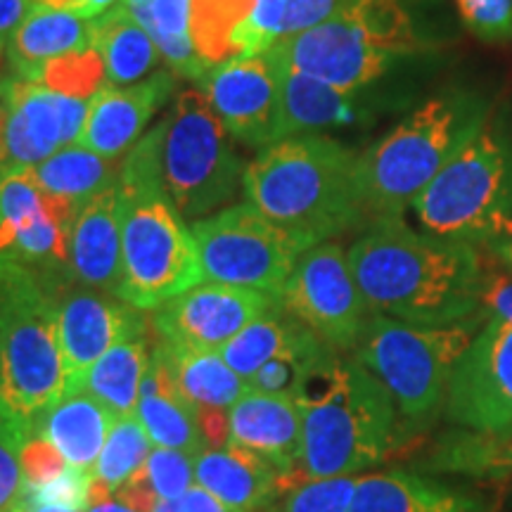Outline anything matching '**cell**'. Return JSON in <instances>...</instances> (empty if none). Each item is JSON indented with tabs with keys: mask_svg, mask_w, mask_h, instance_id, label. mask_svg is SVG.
<instances>
[{
	"mask_svg": "<svg viewBox=\"0 0 512 512\" xmlns=\"http://www.w3.org/2000/svg\"><path fill=\"white\" fill-rule=\"evenodd\" d=\"M69 273L83 287L119 297L121 223L117 183L81 209L69 240Z\"/></svg>",
	"mask_w": 512,
	"mask_h": 512,
	"instance_id": "obj_21",
	"label": "cell"
},
{
	"mask_svg": "<svg viewBox=\"0 0 512 512\" xmlns=\"http://www.w3.org/2000/svg\"><path fill=\"white\" fill-rule=\"evenodd\" d=\"M150 448L152 441L136 415L133 418H119L112 425L110 434H107L105 446H102L91 477L112 486L114 491L145 465V460L152 453Z\"/></svg>",
	"mask_w": 512,
	"mask_h": 512,
	"instance_id": "obj_37",
	"label": "cell"
},
{
	"mask_svg": "<svg viewBox=\"0 0 512 512\" xmlns=\"http://www.w3.org/2000/svg\"><path fill=\"white\" fill-rule=\"evenodd\" d=\"M136 418L155 448H176L195 458L209 448L195 406L178 387L169 358L159 344L152 347L150 366L140 384Z\"/></svg>",
	"mask_w": 512,
	"mask_h": 512,
	"instance_id": "obj_23",
	"label": "cell"
},
{
	"mask_svg": "<svg viewBox=\"0 0 512 512\" xmlns=\"http://www.w3.org/2000/svg\"><path fill=\"white\" fill-rule=\"evenodd\" d=\"M489 119L491 98L472 86H451L413 107L358 157L368 216H403Z\"/></svg>",
	"mask_w": 512,
	"mask_h": 512,
	"instance_id": "obj_5",
	"label": "cell"
},
{
	"mask_svg": "<svg viewBox=\"0 0 512 512\" xmlns=\"http://www.w3.org/2000/svg\"><path fill=\"white\" fill-rule=\"evenodd\" d=\"M280 76V110L275 143L285 138L313 136L330 128L354 126L373 117L375 107L370 105L368 91H339L328 83L311 76L292 72L278 64Z\"/></svg>",
	"mask_w": 512,
	"mask_h": 512,
	"instance_id": "obj_20",
	"label": "cell"
},
{
	"mask_svg": "<svg viewBox=\"0 0 512 512\" xmlns=\"http://www.w3.org/2000/svg\"><path fill=\"white\" fill-rule=\"evenodd\" d=\"M164 349L174 377L192 406L230 408L242 394L247 392V382L223 361L221 351H197V349Z\"/></svg>",
	"mask_w": 512,
	"mask_h": 512,
	"instance_id": "obj_32",
	"label": "cell"
},
{
	"mask_svg": "<svg viewBox=\"0 0 512 512\" xmlns=\"http://www.w3.org/2000/svg\"><path fill=\"white\" fill-rule=\"evenodd\" d=\"M484 318L456 325H415L370 313L356 349L358 361L373 373L411 425H427L444 413L453 366Z\"/></svg>",
	"mask_w": 512,
	"mask_h": 512,
	"instance_id": "obj_8",
	"label": "cell"
},
{
	"mask_svg": "<svg viewBox=\"0 0 512 512\" xmlns=\"http://www.w3.org/2000/svg\"><path fill=\"white\" fill-rule=\"evenodd\" d=\"M332 351L330 344H325L316 332H311L306 325L297 320L292 335L287 337L285 347L275 354L264 368H259L247 380V387L256 392L287 396V399H297L299 389L306 382L313 370L328 358Z\"/></svg>",
	"mask_w": 512,
	"mask_h": 512,
	"instance_id": "obj_34",
	"label": "cell"
},
{
	"mask_svg": "<svg viewBox=\"0 0 512 512\" xmlns=\"http://www.w3.org/2000/svg\"><path fill=\"white\" fill-rule=\"evenodd\" d=\"M460 19L484 43L512 38V0H456Z\"/></svg>",
	"mask_w": 512,
	"mask_h": 512,
	"instance_id": "obj_43",
	"label": "cell"
},
{
	"mask_svg": "<svg viewBox=\"0 0 512 512\" xmlns=\"http://www.w3.org/2000/svg\"><path fill=\"white\" fill-rule=\"evenodd\" d=\"M245 169L233 136L200 88L178 91L164 117L162 176L183 219H204L233 202L245 183Z\"/></svg>",
	"mask_w": 512,
	"mask_h": 512,
	"instance_id": "obj_9",
	"label": "cell"
},
{
	"mask_svg": "<svg viewBox=\"0 0 512 512\" xmlns=\"http://www.w3.org/2000/svg\"><path fill=\"white\" fill-rule=\"evenodd\" d=\"M444 418L451 427L496 432L512 425V325L484 320L448 380Z\"/></svg>",
	"mask_w": 512,
	"mask_h": 512,
	"instance_id": "obj_14",
	"label": "cell"
},
{
	"mask_svg": "<svg viewBox=\"0 0 512 512\" xmlns=\"http://www.w3.org/2000/svg\"><path fill=\"white\" fill-rule=\"evenodd\" d=\"M181 512H228V510L223 508V505L216 501L207 489H202L200 484H195L181 496Z\"/></svg>",
	"mask_w": 512,
	"mask_h": 512,
	"instance_id": "obj_49",
	"label": "cell"
},
{
	"mask_svg": "<svg viewBox=\"0 0 512 512\" xmlns=\"http://www.w3.org/2000/svg\"><path fill=\"white\" fill-rule=\"evenodd\" d=\"M356 484V477L304 479L275 498L264 512H349Z\"/></svg>",
	"mask_w": 512,
	"mask_h": 512,
	"instance_id": "obj_39",
	"label": "cell"
},
{
	"mask_svg": "<svg viewBox=\"0 0 512 512\" xmlns=\"http://www.w3.org/2000/svg\"><path fill=\"white\" fill-rule=\"evenodd\" d=\"M425 233L494 249L512 240V124L486 121L413 204Z\"/></svg>",
	"mask_w": 512,
	"mask_h": 512,
	"instance_id": "obj_7",
	"label": "cell"
},
{
	"mask_svg": "<svg viewBox=\"0 0 512 512\" xmlns=\"http://www.w3.org/2000/svg\"><path fill=\"white\" fill-rule=\"evenodd\" d=\"M64 396L60 294L46 275L12 261L0 280V415L36 432Z\"/></svg>",
	"mask_w": 512,
	"mask_h": 512,
	"instance_id": "obj_6",
	"label": "cell"
},
{
	"mask_svg": "<svg viewBox=\"0 0 512 512\" xmlns=\"http://www.w3.org/2000/svg\"><path fill=\"white\" fill-rule=\"evenodd\" d=\"M119 418L110 408L102 406L86 389L67 394L38 420L36 432L46 437L69 467L93 472L98 463L107 434Z\"/></svg>",
	"mask_w": 512,
	"mask_h": 512,
	"instance_id": "obj_26",
	"label": "cell"
},
{
	"mask_svg": "<svg viewBox=\"0 0 512 512\" xmlns=\"http://www.w3.org/2000/svg\"><path fill=\"white\" fill-rule=\"evenodd\" d=\"M342 12L382 48L403 55L434 53V41L422 34L406 0H351Z\"/></svg>",
	"mask_w": 512,
	"mask_h": 512,
	"instance_id": "obj_35",
	"label": "cell"
},
{
	"mask_svg": "<svg viewBox=\"0 0 512 512\" xmlns=\"http://www.w3.org/2000/svg\"><path fill=\"white\" fill-rule=\"evenodd\" d=\"M88 102L55 93L43 83L3 76L0 81V174L34 169L79 138Z\"/></svg>",
	"mask_w": 512,
	"mask_h": 512,
	"instance_id": "obj_13",
	"label": "cell"
},
{
	"mask_svg": "<svg viewBox=\"0 0 512 512\" xmlns=\"http://www.w3.org/2000/svg\"><path fill=\"white\" fill-rule=\"evenodd\" d=\"M145 320L136 306L114 294L76 287L60 294V344L67 373V394L86 389L100 356L121 339L143 335Z\"/></svg>",
	"mask_w": 512,
	"mask_h": 512,
	"instance_id": "obj_17",
	"label": "cell"
},
{
	"mask_svg": "<svg viewBox=\"0 0 512 512\" xmlns=\"http://www.w3.org/2000/svg\"><path fill=\"white\" fill-rule=\"evenodd\" d=\"M36 3L48 5V8L74 12V15H81L86 19H95L105 15L107 10H112L119 0H36Z\"/></svg>",
	"mask_w": 512,
	"mask_h": 512,
	"instance_id": "obj_48",
	"label": "cell"
},
{
	"mask_svg": "<svg viewBox=\"0 0 512 512\" xmlns=\"http://www.w3.org/2000/svg\"><path fill=\"white\" fill-rule=\"evenodd\" d=\"M86 512H136V510L126 508V505H121L119 501H107V503L93 505V508H88Z\"/></svg>",
	"mask_w": 512,
	"mask_h": 512,
	"instance_id": "obj_53",
	"label": "cell"
},
{
	"mask_svg": "<svg viewBox=\"0 0 512 512\" xmlns=\"http://www.w3.org/2000/svg\"><path fill=\"white\" fill-rule=\"evenodd\" d=\"M195 484L228 512H261L285 494L283 475L242 446L207 448L195 458Z\"/></svg>",
	"mask_w": 512,
	"mask_h": 512,
	"instance_id": "obj_22",
	"label": "cell"
},
{
	"mask_svg": "<svg viewBox=\"0 0 512 512\" xmlns=\"http://www.w3.org/2000/svg\"><path fill=\"white\" fill-rule=\"evenodd\" d=\"M38 185L50 195L64 197L83 209L95 195L117 183L119 171L114 169V159H105L81 145H64L46 162L34 166Z\"/></svg>",
	"mask_w": 512,
	"mask_h": 512,
	"instance_id": "obj_31",
	"label": "cell"
},
{
	"mask_svg": "<svg viewBox=\"0 0 512 512\" xmlns=\"http://www.w3.org/2000/svg\"><path fill=\"white\" fill-rule=\"evenodd\" d=\"M34 430L0 415V512L27 510V482L22 472V448Z\"/></svg>",
	"mask_w": 512,
	"mask_h": 512,
	"instance_id": "obj_40",
	"label": "cell"
},
{
	"mask_svg": "<svg viewBox=\"0 0 512 512\" xmlns=\"http://www.w3.org/2000/svg\"><path fill=\"white\" fill-rule=\"evenodd\" d=\"M150 356L152 349L147 347V332L121 339L93 366L86 392L93 394L102 406L110 408L117 418H133Z\"/></svg>",
	"mask_w": 512,
	"mask_h": 512,
	"instance_id": "obj_30",
	"label": "cell"
},
{
	"mask_svg": "<svg viewBox=\"0 0 512 512\" xmlns=\"http://www.w3.org/2000/svg\"><path fill=\"white\" fill-rule=\"evenodd\" d=\"M479 313L484 320H501L512 325V273L505 268H486L482 304Z\"/></svg>",
	"mask_w": 512,
	"mask_h": 512,
	"instance_id": "obj_45",
	"label": "cell"
},
{
	"mask_svg": "<svg viewBox=\"0 0 512 512\" xmlns=\"http://www.w3.org/2000/svg\"><path fill=\"white\" fill-rule=\"evenodd\" d=\"M280 306L337 351H354L370 318L349 254L328 240L302 252L280 292Z\"/></svg>",
	"mask_w": 512,
	"mask_h": 512,
	"instance_id": "obj_11",
	"label": "cell"
},
{
	"mask_svg": "<svg viewBox=\"0 0 512 512\" xmlns=\"http://www.w3.org/2000/svg\"><path fill=\"white\" fill-rule=\"evenodd\" d=\"M197 86L233 140L259 150L275 143L280 76L268 53L214 64Z\"/></svg>",
	"mask_w": 512,
	"mask_h": 512,
	"instance_id": "obj_16",
	"label": "cell"
},
{
	"mask_svg": "<svg viewBox=\"0 0 512 512\" xmlns=\"http://www.w3.org/2000/svg\"><path fill=\"white\" fill-rule=\"evenodd\" d=\"M228 444L242 446L271 463L283 475L285 491L297 486V475H304V425L302 411L292 399L278 394L247 392L230 406Z\"/></svg>",
	"mask_w": 512,
	"mask_h": 512,
	"instance_id": "obj_19",
	"label": "cell"
},
{
	"mask_svg": "<svg viewBox=\"0 0 512 512\" xmlns=\"http://www.w3.org/2000/svg\"><path fill=\"white\" fill-rule=\"evenodd\" d=\"M143 467L159 498H181L195 486V456L185 451L155 448Z\"/></svg>",
	"mask_w": 512,
	"mask_h": 512,
	"instance_id": "obj_41",
	"label": "cell"
},
{
	"mask_svg": "<svg viewBox=\"0 0 512 512\" xmlns=\"http://www.w3.org/2000/svg\"><path fill=\"white\" fill-rule=\"evenodd\" d=\"M121 3L152 36L169 72L200 83L209 67L200 60L190 36V0H121Z\"/></svg>",
	"mask_w": 512,
	"mask_h": 512,
	"instance_id": "obj_29",
	"label": "cell"
},
{
	"mask_svg": "<svg viewBox=\"0 0 512 512\" xmlns=\"http://www.w3.org/2000/svg\"><path fill=\"white\" fill-rule=\"evenodd\" d=\"M489 252L494 254V259L498 261V266L512 273V240L501 242V245L494 247V249H489Z\"/></svg>",
	"mask_w": 512,
	"mask_h": 512,
	"instance_id": "obj_51",
	"label": "cell"
},
{
	"mask_svg": "<svg viewBox=\"0 0 512 512\" xmlns=\"http://www.w3.org/2000/svg\"><path fill=\"white\" fill-rule=\"evenodd\" d=\"M297 318H292L283 306H275L245 330H240L226 347L221 349L223 361L238 373L242 380H249L256 370L264 368L271 358L285 347L287 337L292 335Z\"/></svg>",
	"mask_w": 512,
	"mask_h": 512,
	"instance_id": "obj_36",
	"label": "cell"
},
{
	"mask_svg": "<svg viewBox=\"0 0 512 512\" xmlns=\"http://www.w3.org/2000/svg\"><path fill=\"white\" fill-rule=\"evenodd\" d=\"M36 0H0V48H8V41L19 24L34 10Z\"/></svg>",
	"mask_w": 512,
	"mask_h": 512,
	"instance_id": "obj_47",
	"label": "cell"
},
{
	"mask_svg": "<svg viewBox=\"0 0 512 512\" xmlns=\"http://www.w3.org/2000/svg\"><path fill=\"white\" fill-rule=\"evenodd\" d=\"M432 55H403L382 48L344 12L304 34L283 38L268 50V57L280 67L311 76L339 91H368L401 69L430 60Z\"/></svg>",
	"mask_w": 512,
	"mask_h": 512,
	"instance_id": "obj_12",
	"label": "cell"
},
{
	"mask_svg": "<svg viewBox=\"0 0 512 512\" xmlns=\"http://www.w3.org/2000/svg\"><path fill=\"white\" fill-rule=\"evenodd\" d=\"M349 512H491V508L420 472L389 470L358 479Z\"/></svg>",
	"mask_w": 512,
	"mask_h": 512,
	"instance_id": "obj_24",
	"label": "cell"
},
{
	"mask_svg": "<svg viewBox=\"0 0 512 512\" xmlns=\"http://www.w3.org/2000/svg\"><path fill=\"white\" fill-rule=\"evenodd\" d=\"M190 230L204 280L259 290L278 299L297 259L309 249L247 200L192 221Z\"/></svg>",
	"mask_w": 512,
	"mask_h": 512,
	"instance_id": "obj_10",
	"label": "cell"
},
{
	"mask_svg": "<svg viewBox=\"0 0 512 512\" xmlns=\"http://www.w3.org/2000/svg\"><path fill=\"white\" fill-rule=\"evenodd\" d=\"M422 470L437 475H463L489 482L512 479V425L496 432L451 427L422 460Z\"/></svg>",
	"mask_w": 512,
	"mask_h": 512,
	"instance_id": "obj_27",
	"label": "cell"
},
{
	"mask_svg": "<svg viewBox=\"0 0 512 512\" xmlns=\"http://www.w3.org/2000/svg\"><path fill=\"white\" fill-rule=\"evenodd\" d=\"M91 472L67 467L53 482L27 489V512H34L43 505H64L76 512H86L91 508Z\"/></svg>",
	"mask_w": 512,
	"mask_h": 512,
	"instance_id": "obj_42",
	"label": "cell"
},
{
	"mask_svg": "<svg viewBox=\"0 0 512 512\" xmlns=\"http://www.w3.org/2000/svg\"><path fill=\"white\" fill-rule=\"evenodd\" d=\"M176 91L174 72H155L131 86L105 83L88 102L76 145L105 159H119L143 138L147 124Z\"/></svg>",
	"mask_w": 512,
	"mask_h": 512,
	"instance_id": "obj_18",
	"label": "cell"
},
{
	"mask_svg": "<svg viewBox=\"0 0 512 512\" xmlns=\"http://www.w3.org/2000/svg\"><path fill=\"white\" fill-rule=\"evenodd\" d=\"M29 81L43 83L50 91L69 98L91 102L93 95L107 83V69L98 50L91 46L46 62Z\"/></svg>",
	"mask_w": 512,
	"mask_h": 512,
	"instance_id": "obj_38",
	"label": "cell"
},
{
	"mask_svg": "<svg viewBox=\"0 0 512 512\" xmlns=\"http://www.w3.org/2000/svg\"><path fill=\"white\" fill-rule=\"evenodd\" d=\"M152 512H181V498H157Z\"/></svg>",
	"mask_w": 512,
	"mask_h": 512,
	"instance_id": "obj_52",
	"label": "cell"
},
{
	"mask_svg": "<svg viewBox=\"0 0 512 512\" xmlns=\"http://www.w3.org/2000/svg\"><path fill=\"white\" fill-rule=\"evenodd\" d=\"M306 479L351 477L387 458L396 444V403L358 358H325L299 389Z\"/></svg>",
	"mask_w": 512,
	"mask_h": 512,
	"instance_id": "obj_4",
	"label": "cell"
},
{
	"mask_svg": "<svg viewBox=\"0 0 512 512\" xmlns=\"http://www.w3.org/2000/svg\"><path fill=\"white\" fill-rule=\"evenodd\" d=\"M164 119L145 133L119 166L121 302L155 311L204 283L192 230L166 192L162 176Z\"/></svg>",
	"mask_w": 512,
	"mask_h": 512,
	"instance_id": "obj_2",
	"label": "cell"
},
{
	"mask_svg": "<svg viewBox=\"0 0 512 512\" xmlns=\"http://www.w3.org/2000/svg\"><path fill=\"white\" fill-rule=\"evenodd\" d=\"M67 467L69 465L62 458V453L38 432L31 434L22 448V472L27 489H36V486L53 482Z\"/></svg>",
	"mask_w": 512,
	"mask_h": 512,
	"instance_id": "obj_44",
	"label": "cell"
},
{
	"mask_svg": "<svg viewBox=\"0 0 512 512\" xmlns=\"http://www.w3.org/2000/svg\"><path fill=\"white\" fill-rule=\"evenodd\" d=\"M157 491L152 486L150 477L145 475V467H140L136 475H131L124 484L114 489V501H119L126 508L136 512H152L157 503Z\"/></svg>",
	"mask_w": 512,
	"mask_h": 512,
	"instance_id": "obj_46",
	"label": "cell"
},
{
	"mask_svg": "<svg viewBox=\"0 0 512 512\" xmlns=\"http://www.w3.org/2000/svg\"><path fill=\"white\" fill-rule=\"evenodd\" d=\"M93 48L105 62L107 83L112 86H131L143 81L155 74L162 62L152 36L140 27L121 0L105 15L95 17Z\"/></svg>",
	"mask_w": 512,
	"mask_h": 512,
	"instance_id": "obj_28",
	"label": "cell"
},
{
	"mask_svg": "<svg viewBox=\"0 0 512 512\" xmlns=\"http://www.w3.org/2000/svg\"><path fill=\"white\" fill-rule=\"evenodd\" d=\"M34 512H76V510L64 508V505H43V508H36Z\"/></svg>",
	"mask_w": 512,
	"mask_h": 512,
	"instance_id": "obj_54",
	"label": "cell"
},
{
	"mask_svg": "<svg viewBox=\"0 0 512 512\" xmlns=\"http://www.w3.org/2000/svg\"><path fill=\"white\" fill-rule=\"evenodd\" d=\"M256 0H190V36L207 67L240 57V38Z\"/></svg>",
	"mask_w": 512,
	"mask_h": 512,
	"instance_id": "obj_33",
	"label": "cell"
},
{
	"mask_svg": "<svg viewBox=\"0 0 512 512\" xmlns=\"http://www.w3.org/2000/svg\"><path fill=\"white\" fill-rule=\"evenodd\" d=\"M5 64H8V48H0V79H3Z\"/></svg>",
	"mask_w": 512,
	"mask_h": 512,
	"instance_id": "obj_55",
	"label": "cell"
},
{
	"mask_svg": "<svg viewBox=\"0 0 512 512\" xmlns=\"http://www.w3.org/2000/svg\"><path fill=\"white\" fill-rule=\"evenodd\" d=\"M278 304L280 299L266 292L207 280L155 309L152 328L166 347L221 351L240 330Z\"/></svg>",
	"mask_w": 512,
	"mask_h": 512,
	"instance_id": "obj_15",
	"label": "cell"
},
{
	"mask_svg": "<svg viewBox=\"0 0 512 512\" xmlns=\"http://www.w3.org/2000/svg\"><path fill=\"white\" fill-rule=\"evenodd\" d=\"M15 259V235H12V230L8 223H5L3 216H0V280H3L5 271H8V266L12 264Z\"/></svg>",
	"mask_w": 512,
	"mask_h": 512,
	"instance_id": "obj_50",
	"label": "cell"
},
{
	"mask_svg": "<svg viewBox=\"0 0 512 512\" xmlns=\"http://www.w3.org/2000/svg\"><path fill=\"white\" fill-rule=\"evenodd\" d=\"M373 313L415 325H456L479 313L486 266L479 249L377 216L347 249Z\"/></svg>",
	"mask_w": 512,
	"mask_h": 512,
	"instance_id": "obj_1",
	"label": "cell"
},
{
	"mask_svg": "<svg viewBox=\"0 0 512 512\" xmlns=\"http://www.w3.org/2000/svg\"><path fill=\"white\" fill-rule=\"evenodd\" d=\"M358 157L325 133L285 138L261 147L242 190L266 219L313 247L368 219Z\"/></svg>",
	"mask_w": 512,
	"mask_h": 512,
	"instance_id": "obj_3",
	"label": "cell"
},
{
	"mask_svg": "<svg viewBox=\"0 0 512 512\" xmlns=\"http://www.w3.org/2000/svg\"><path fill=\"white\" fill-rule=\"evenodd\" d=\"M95 19L36 3L8 41V67L17 79H31L55 57L91 48Z\"/></svg>",
	"mask_w": 512,
	"mask_h": 512,
	"instance_id": "obj_25",
	"label": "cell"
},
{
	"mask_svg": "<svg viewBox=\"0 0 512 512\" xmlns=\"http://www.w3.org/2000/svg\"><path fill=\"white\" fill-rule=\"evenodd\" d=\"M24 512H27V510H24Z\"/></svg>",
	"mask_w": 512,
	"mask_h": 512,
	"instance_id": "obj_56",
	"label": "cell"
}]
</instances>
